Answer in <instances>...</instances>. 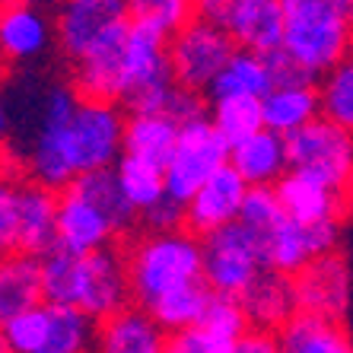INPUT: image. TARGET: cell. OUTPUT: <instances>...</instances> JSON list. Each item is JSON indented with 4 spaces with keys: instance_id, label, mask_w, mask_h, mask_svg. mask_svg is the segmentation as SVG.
Instances as JSON below:
<instances>
[{
    "instance_id": "603a6c76",
    "label": "cell",
    "mask_w": 353,
    "mask_h": 353,
    "mask_svg": "<svg viewBox=\"0 0 353 353\" xmlns=\"http://www.w3.org/2000/svg\"><path fill=\"white\" fill-rule=\"evenodd\" d=\"M181 134V121L169 112H134L124 128V153L153 163H169Z\"/></svg>"
},
{
    "instance_id": "7a4b0ae2",
    "label": "cell",
    "mask_w": 353,
    "mask_h": 353,
    "mask_svg": "<svg viewBox=\"0 0 353 353\" xmlns=\"http://www.w3.org/2000/svg\"><path fill=\"white\" fill-rule=\"evenodd\" d=\"M283 51L309 77L344 61L353 51V0H280Z\"/></svg>"
},
{
    "instance_id": "5b68a950",
    "label": "cell",
    "mask_w": 353,
    "mask_h": 353,
    "mask_svg": "<svg viewBox=\"0 0 353 353\" xmlns=\"http://www.w3.org/2000/svg\"><path fill=\"white\" fill-rule=\"evenodd\" d=\"M239 51L236 39L226 26L207 23V19H191L185 29L169 39V61L172 74L185 90L210 92L220 70L230 64V58Z\"/></svg>"
},
{
    "instance_id": "ba28073f",
    "label": "cell",
    "mask_w": 353,
    "mask_h": 353,
    "mask_svg": "<svg viewBox=\"0 0 353 353\" xmlns=\"http://www.w3.org/2000/svg\"><path fill=\"white\" fill-rule=\"evenodd\" d=\"M290 169L328 181L331 188H344L353 175V134L331 118L319 115L303 131L287 137Z\"/></svg>"
},
{
    "instance_id": "e575fe53",
    "label": "cell",
    "mask_w": 353,
    "mask_h": 353,
    "mask_svg": "<svg viewBox=\"0 0 353 353\" xmlns=\"http://www.w3.org/2000/svg\"><path fill=\"white\" fill-rule=\"evenodd\" d=\"M163 353H223V350L194 325V328H185V331H169Z\"/></svg>"
},
{
    "instance_id": "6da1fadb",
    "label": "cell",
    "mask_w": 353,
    "mask_h": 353,
    "mask_svg": "<svg viewBox=\"0 0 353 353\" xmlns=\"http://www.w3.org/2000/svg\"><path fill=\"white\" fill-rule=\"evenodd\" d=\"M41 277H45V303L70 305L90 319H112L121 312L131 293L128 261L99 248V252H67L51 248L41 255Z\"/></svg>"
},
{
    "instance_id": "9a60e30c",
    "label": "cell",
    "mask_w": 353,
    "mask_h": 353,
    "mask_svg": "<svg viewBox=\"0 0 353 353\" xmlns=\"http://www.w3.org/2000/svg\"><path fill=\"white\" fill-rule=\"evenodd\" d=\"M51 41H58L54 23L35 0H7L0 13V48L13 64H32L48 54Z\"/></svg>"
},
{
    "instance_id": "f1b7e54d",
    "label": "cell",
    "mask_w": 353,
    "mask_h": 353,
    "mask_svg": "<svg viewBox=\"0 0 353 353\" xmlns=\"http://www.w3.org/2000/svg\"><path fill=\"white\" fill-rule=\"evenodd\" d=\"M54 331V305L39 303L32 309L3 319V350L7 353H41Z\"/></svg>"
},
{
    "instance_id": "4fadbf2b",
    "label": "cell",
    "mask_w": 353,
    "mask_h": 353,
    "mask_svg": "<svg viewBox=\"0 0 353 353\" xmlns=\"http://www.w3.org/2000/svg\"><path fill=\"white\" fill-rule=\"evenodd\" d=\"M248 191H252V185L226 163L220 172L210 175V179L191 194L188 204H185V223H188V230L207 236V232H216V230H223V226H230V223H239Z\"/></svg>"
},
{
    "instance_id": "484cf974",
    "label": "cell",
    "mask_w": 353,
    "mask_h": 353,
    "mask_svg": "<svg viewBox=\"0 0 353 353\" xmlns=\"http://www.w3.org/2000/svg\"><path fill=\"white\" fill-rule=\"evenodd\" d=\"M274 70L268 54H255V51L239 48L230 58V64L220 70V77L210 86V99L223 96H258L264 99L274 90Z\"/></svg>"
},
{
    "instance_id": "836d02e7",
    "label": "cell",
    "mask_w": 353,
    "mask_h": 353,
    "mask_svg": "<svg viewBox=\"0 0 353 353\" xmlns=\"http://www.w3.org/2000/svg\"><path fill=\"white\" fill-rule=\"evenodd\" d=\"M54 305V303H51ZM92 344V319L70 305H54V331L41 353H86Z\"/></svg>"
},
{
    "instance_id": "277c9868",
    "label": "cell",
    "mask_w": 353,
    "mask_h": 353,
    "mask_svg": "<svg viewBox=\"0 0 353 353\" xmlns=\"http://www.w3.org/2000/svg\"><path fill=\"white\" fill-rule=\"evenodd\" d=\"M41 181H7L0 194V242L13 255H48L58 248V210L61 197Z\"/></svg>"
},
{
    "instance_id": "3957f363",
    "label": "cell",
    "mask_w": 353,
    "mask_h": 353,
    "mask_svg": "<svg viewBox=\"0 0 353 353\" xmlns=\"http://www.w3.org/2000/svg\"><path fill=\"white\" fill-rule=\"evenodd\" d=\"M131 296L140 309H150L163 296L201 283L204 277V242L181 230L153 232L140 239L128 255Z\"/></svg>"
},
{
    "instance_id": "7c38bea8",
    "label": "cell",
    "mask_w": 353,
    "mask_h": 353,
    "mask_svg": "<svg viewBox=\"0 0 353 353\" xmlns=\"http://www.w3.org/2000/svg\"><path fill=\"white\" fill-rule=\"evenodd\" d=\"M296 296H299V312L321 315V319H344L350 309L353 280L350 268L341 255L328 252L309 261L303 271L296 274Z\"/></svg>"
},
{
    "instance_id": "74e56055",
    "label": "cell",
    "mask_w": 353,
    "mask_h": 353,
    "mask_svg": "<svg viewBox=\"0 0 353 353\" xmlns=\"http://www.w3.org/2000/svg\"><path fill=\"white\" fill-rule=\"evenodd\" d=\"M232 353H283V350H280V337L258 328V331H248Z\"/></svg>"
},
{
    "instance_id": "52a82bcc",
    "label": "cell",
    "mask_w": 353,
    "mask_h": 353,
    "mask_svg": "<svg viewBox=\"0 0 353 353\" xmlns=\"http://www.w3.org/2000/svg\"><path fill=\"white\" fill-rule=\"evenodd\" d=\"M264 268L258 236L242 220L204 236V277L214 293L242 296Z\"/></svg>"
},
{
    "instance_id": "4dcf8cb0",
    "label": "cell",
    "mask_w": 353,
    "mask_h": 353,
    "mask_svg": "<svg viewBox=\"0 0 353 353\" xmlns=\"http://www.w3.org/2000/svg\"><path fill=\"white\" fill-rule=\"evenodd\" d=\"M248 315L239 303V296H223V293H214L210 305H207L204 319L197 328L204 331L223 353H232L239 347V341L248 334Z\"/></svg>"
},
{
    "instance_id": "d4e9b609",
    "label": "cell",
    "mask_w": 353,
    "mask_h": 353,
    "mask_svg": "<svg viewBox=\"0 0 353 353\" xmlns=\"http://www.w3.org/2000/svg\"><path fill=\"white\" fill-rule=\"evenodd\" d=\"M45 303V277H41V258L35 255H13L0 268V315L23 312Z\"/></svg>"
},
{
    "instance_id": "83f0119b",
    "label": "cell",
    "mask_w": 353,
    "mask_h": 353,
    "mask_svg": "<svg viewBox=\"0 0 353 353\" xmlns=\"http://www.w3.org/2000/svg\"><path fill=\"white\" fill-rule=\"evenodd\" d=\"M210 299H214V290H210L207 280H201V283H191L185 290H175V293L163 296L159 303L150 305L147 312L163 325V331H185L201 325Z\"/></svg>"
},
{
    "instance_id": "8fae6325",
    "label": "cell",
    "mask_w": 353,
    "mask_h": 353,
    "mask_svg": "<svg viewBox=\"0 0 353 353\" xmlns=\"http://www.w3.org/2000/svg\"><path fill=\"white\" fill-rule=\"evenodd\" d=\"M128 0H64L54 17L61 51L70 61L83 58L96 41L128 23Z\"/></svg>"
},
{
    "instance_id": "1f68e13d",
    "label": "cell",
    "mask_w": 353,
    "mask_h": 353,
    "mask_svg": "<svg viewBox=\"0 0 353 353\" xmlns=\"http://www.w3.org/2000/svg\"><path fill=\"white\" fill-rule=\"evenodd\" d=\"M321 115L353 134V51L321 74Z\"/></svg>"
},
{
    "instance_id": "5bb4252c",
    "label": "cell",
    "mask_w": 353,
    "mask_h": 353,
    "mask_svg": "<svg viewBox=\"0 0 353 353\" xmlns=\"http://www.w3.org/2000/svg\"><path fill=\"white\" fill-rule=\"evenodd\" d=\"M118 230H121V223L102 204H96L90 194H83L77 185L64 188L58 210V248L99 252V248H108Z\"/></svg>"
},
{
    "instance_id": "2e32d148",
    "label": "cell",
    "mask_w": 353,
    "mask_h": 353,
    "mask_svg": "<svg viewBox=\"0 0 353 353\" xmlns=\"http://www.w3.org/2000/svg\"><path fill=\"white\" fill-rule=\"evenodd\" d=\"M128 32H131V23H121L102 41H96L83 58L74 61V86L83 99H105V102L121 99Z\"/></svg>"
},
{
    "instance_id": "7402d4cb",
    "label": "cell",
    "mask_w": 353,
    "mask_h": 353,
    "mask_svg": "<svg viewBox=\"0 0 353 353\" xmlns=\"http://www.w3.org/2000/svg\"><path fill=\"white\" fill-rule=\"evenodd\" d=\"M261 102L264 128H271L283 137L303 131L305 124L321 115V96L319 90H312V83H277Z\"/></svg>"
},
{
    "instance_id": "d6a6232c",
    "label": "cell",
    "mask_w": 353,
    "mask_h": 353,
    "mask_svg": "<svg viewBox=\"0 0 353 353\" xmlns=\"http://www.w3.org/2000/svg\"><path fill=\"white\" fill-rule=\"evenodd\" d=\"M131 23L147 26L153 32L172 39L179 29L194 19V0H128Z\"/></svg>"
},
{
    "instance_id": "ffe728a7",
    "label": "cell",
    "mask_w": 353,
    "mask_h": 353,
    "mask_svg": "<svg viewBox=\"0 0 353 353\" xmlns=\"http://www.w3.org/2000/svg\"><path fill=\"white\" fill-rule=\"evenodd\" d=\"M280 194V204L293 220L299 223H334L341 214V197L337 188H331L328 181L315 179V175H305L299 169H290L283 179L274 185Z\"/></svg>"
},
{
    "instance_id": "cb8c5ba5",
    "label": "cell",
    "mask_w": 353,
    "mask_h": 353,
    "mask_svg": "<svg viewBox=\"0 0 353 353\" xmlns=\"http://www.w3.org/2000/svg\"><path fill=\"white\" fill-rule=\"evenodd\" d=\"M283 353H353V337L337 319L299 312L280 328Z\"/></svg>"
},
{
    "instance_id": "ac0fdd59",
    "label": "cell",
    "mask_w": 353,
    "mask_h": 353,
    "mask_svg": "<svg viewBox=\"0 0 353 353\" xmlns=\"http://www.w3.org/2000/svg\"><path fill=\"white\" fill-rule=\"evenodd\" d=\"M230 165L248 185H277L290 172V147L287 137L271 128H261L252 137L232 143Z\"/></svg>"
},
{
    "instance_id": "9c48e42d",
    "label": "cell",
    "mask_w": 353,
    "mask_h": 353,
    "mask_svg": "<svg viewBox=\"0 0 353 353\" xmlns=\"http://www.w3.org/2000/svg\"><path fill=\"white\" fill-rule=\"evenodd\" d=\"M124 128L128 121L121 118L115 102L80 99L70 118V147L80 175L96 169H115V163L124 157Z\"/></svg>"
},
{
    "instance_id": "e0dca14e",
    "label": "cell",
    "mask_w": 353,
    "mask_h": 353,
    "mask_svg": "<svg viewBox=\"0 0 353 353\" xmlns=\"http://www.w3.org/2000/svg\"><path fill=\"white\" fill-rule=\"evenodd\" d=\"M239 303L245 309L248 321L261 331L283 328L287 321H293L299 315L296 280L283 271H274V268H264L255 283L239 296Z\"/></svg>"
},
{
    "instance_id": "44dd1931",
    "label": "cell",
    "mask_w": 353,
    "mask_h": 353,
    "mask_svg": "<svg viewBox=\"0 0 353 353\" xmlns=\"http://www.w3.org/2000/svg\"><path fill=\"white\" fill-rule=\"evenodd\" d=\"M96 347L99 353H163L165 331L147 309H121L105 319Z\"/></svg>"
},
{
    "instance_id": "4316f807",
    "label": "cell",
    "mask_w": 353,
    "mask_h": 353,
    "mask_svg": "<svg viewBox=\"0 0 353 353\" xmlns=\"http://www.w3.org/2000/svg\"><path fill=\"white\" fill-rule=\"evenodd\" d=\"M115 175H118V185H121L124 197L131 201V207L137 210V214L153 210V207L169 194L163 163H153V159L124 153V157L115 163Z\"/></svg>"
},
{
    "instance_id": "d590c367",
    "label": "cell",
    "mask_w": 353,
    "mask_h": 353,
    "mask_svg": "<svg viewBox=\"0 0 353 353\" xmlns=\"http://www.w3.org/2000/svg\"><path fill=\"white\" fill-rule=\"evenodd\" d=\"M143 220H147V226L153 232L179 230V223L185 220V201H179V197H172V194H165L163 201L153 207V210H147V214H143Z\"/></svg>"
},
{
    "instance_id": "f35d334b",
    "label": "cell",
    "mask_w": 353,
    "mask_h": 353,
    "mask_svg": "<svg viewBox=\"0 0 353 353\" xmlns=\"http://www.w3.org/2000/svg\"><path fill=\"white\" fill-rule=\"evenodd\" d=\"M344 207L353 214V175L347 179V185H344Z\"/></svg>"
},
{
    "instance_id": "30bf717a",
    "label": "cell",
    "mask_w": 353,
    "mask_h": 353,
    "mask_svg": "<svg viewBox=\"0 0 353 353\" xmlns=\"http://www.w3.org/2000/svg\"><path fill=\"white\" fill-rule=\"evenodd\" d=\"M334 242H337V220L309 226V223L293 220L290 214L274 223L268 232L258 236L264 264L283 274H299L305 264L315 261L319 255L334 252Z\"/></svg>"
},
{
    "instance_id": "8d00e7d4",
    "label": "cell",
    "mask_w": 353,
    "mask_h": 353,
    "mask_svg": "<svg viewBox=\"0 0 353 353\" xmlns=\"http://www.w3.org/2000/svg\"><path fill=\"white\" fill-rule=\"evenodd\" d=\"M239 0H194V10L197 17L207 19V23H216V26H226L236 10Z\"/></svg>"
},
{
    "instance_id": "d6986e66",
    "label": "cell",
    "mask_w": 353,
    "mask_h": 353,
    "mask_svg": "<svg viewBox=\"0 0 353 353\" xmlns=\"http://www.w3.org/2000/svg\"><path fill=\"white\" fill-rule=\"evenodd\" d=\"M226 29L239 48L274 54L283 48V7L280 0H239Z\"/></svg>"
},
{
    "instance_id": "8992f818",
    "label": "cell",
    "mask_w": 353,
    "mask_h": 353,
    "mask_svg": "<svg viewBox=\"0 0 353 353\" xmlns=\"http://www.w3.org/2000/svg\"><path fill=\"white\" fill-rule=\"evenodd\" d=\"M230 140L214 128L210 118H191L181 124L179 143H175L172 157L165 163V185L169 194L188 204L201 185L214 172H220L230 163Z\"/></svg>"
},
{
    "instance_id": "f546056e",
    "label": "cell",
    "mask_w": 353,
    "mask_h": 353,
    "mask_svg": "<svg viewBox=\"0 0 353 353\" xmlns=\"http://www.w3.org/2000/svg\"><path fill=\"white\" fill-rule=\"evenodd\" d=\"M210 121L232 143L252 137L264 128V102L258 96H223L210 105Z\"/></svg>"
}]
</instances>
